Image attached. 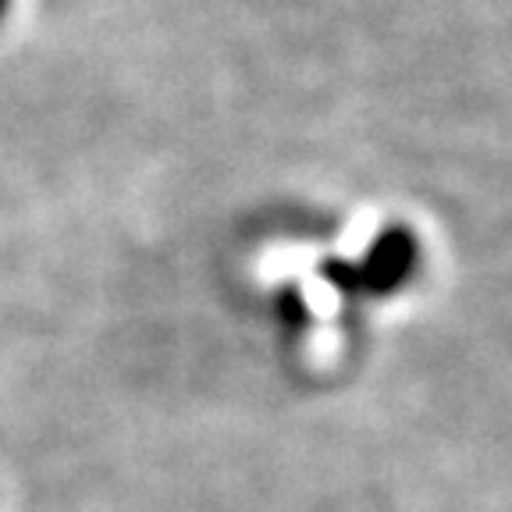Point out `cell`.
<instances>
[{
	"instance_id": "1",
	"label": "cell",
	"mask_w": 512,
	"mask_h": 512,
	"mask_svg": "<svg viewBox=\"0 0 512 512\" xmlns=\"http://www.w3.org/2000/svg\"><path fill=\"white\" fill-rule=\"evenodd\" d=\"M413 260H416V249L406 232L384 235L367 264V281L374 288H395L409 271H413Z\"/></svg>"
},
{
	"instance_id": "2",
	"label": "cell",
	"mask_w": 512,
	"mask_h": 512,
	"mask_svg": "<svg viewBox=\"0 0 512 512\" xmlns=\"http://www.w3.org/2000/svg\"><path fill=\"white\" fill-rule=\"evenodd\" d=\"M8 8H11V0H0V22L8 18Z\"/></svg>"
}]
</instances>
